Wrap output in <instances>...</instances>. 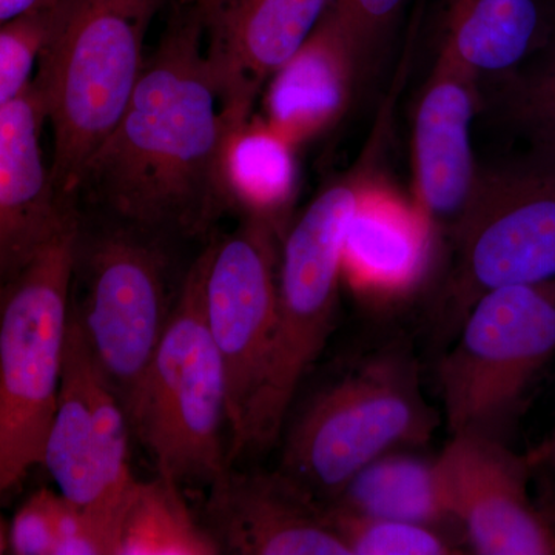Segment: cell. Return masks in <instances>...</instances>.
I'll return each mask as SVG.
<instances>
[{
	"label": "cell",
	"instance_id": "cell-1",
	"mask_svg": "<svg viewBox=\"0 0 555 555\" xmlns=\"http://www.w3.org/2000/svg\"><path fill=\"white\" fill-rule=\"evenodd\" d=\"M195 5L175 11L129 105L80 179L133 232L206 233L229 207L230 150L240 126L211 79Z\"/></svg>",
	"mask_w": 555,
	"mask_h": 555
},
{
	"label": "cell",
	"instance_id": "cell-2",
	"mask_svg": "<svg viewBox=\"0 0 555 555\" xmlns=\"http://www.w3.org/2000/svg\"><path fill=\"white\" fill-rule=\"evenodd\" d=\"M167 0H50L33 86L53 134L50 169L75 203L91 156L129 105L145 67V39Z\"/></svg>",
	"mask_w": 555,
	"mask_h": 555
},
{
	"label": "cell",
	"instance_id": "cell-3",
	"mask_svg": "<svg viewBox=\"0 0 555 555\" xmlns=\"http://www.w3.org/2000/svg\"><path fill=\"white\" fill-rule=\"evenodd\" d=\"M372 179L367 166L357 167L318 193L284 232L272 346L257 396L230 444V465L280 438L299 385L334 331L347 225Z\"/></svg>",
	"mask_w": 555,
	"mask_h": 555
},
{
	"label": "cell",
	"instance_id": "cell-4",
	"mask_svg": "<svg viewBox=\"0 0 555 555\" xmlns=\"http://www.w3.org/2000/svg\"><path fill=\"white\" fill-rule=\"evenodd\" d=\"M438 422L411 353L378 350L310 397L288 427L280 469L326 505L378 456L425 444Z\"/></svg>",
	"mask_w": 555,
	"mask_h": 555
},
{
	"label": "cell",
	"instance_id": "cell-5",
	"mask_svg": "<svg viewBox=\"0 0 555 555\" xmlns=\"http://www.w3.org/2000/svg\"><path fill=\"white\" fill-rule=\"evenodd\" d=\"M454 262L438 302L444 332L496 288L555 278V144L531 141L511 158L478 166L452 224Z\"/></svg>",
	"mask_w": 555,
	"mask_h": 555
},
{
	"label": "cell",
	"instance_id": "cell-6",
	"mask_svg": "<svg viewBox=\"0 0 555 555\" xmlns=\"http://www.w3.org/2000/svg\"><path fill=\"white\" fill-rule=\"evenodd\" d=\"M79 241L75 218L0 298V495L42 465L64 371Z\"/></svg>",
	"mask_w": 555,
	"mask_h": 555
},
{
	"label": "cell",
	"instance_id": "cell-7",
	"mask_svg": "<svg viewBox=\"0 0 555 555\" xmlns=\"http://www.w3.org/2000/svg\"><path fill=\"white\" fill-rule=\"evenodd\" d=\"M438 366L449 436L509 443L555 358V278L483 295Z\"/></svg>",
	"mask_w": 555,
	"mask_h": 555
},
{
	"label": "cell",
	"instance_id": "cell-8",
	"mask_svg": "<svg viewBox=\"0 0 555 555\" xmlns=\"http://www.w3.org/2000/svg\"><path fill=\"white\" fill-rule=\"evenodd\" d=\"M127 414L159 474L211 483L230 466L228 382L204 315L201 255Z\"/></svg>",
	"mask_w": 555,
	"mask_h": 555
},
{
	"label": "cell",
	"instance_id": "cell-9",
	"mask_svg": "<svg viewBox=\"0 0 555 555\" xmlns=\"http://www.w3.org/2000/svg\"><path fill=\"white\" fill-rule=\"evenodd\" d=\"M283 235V225L272 219L244 215L238 228L201 254L204 315L228 382L230 444L268 364Z\"/></svg>",
	"mask_w": 555,
	"mask_h": 555
},
{
	"label": "cell",
	"instance_id": "cell-10",
	"mask_svg": "<svg viewBox=\"0 0 555 555\" xmlns=\"http://www.w3.org/2000/svg\"><path fill=\"white\" fill-rule=\"evenodd\" d=\"M87 278L86 305L75 317L129 411L170 317L166 257L147 236L115 230L90 244Z\"/></svg>",
	"mask_w": 555,
	"mask_h": 555
},
{
	"label": "cell",
	"instance_id": "cell-11",
	"mask_svg": "<svg viewBox=\"0 0 555 555\" xmlns=\"http://www.w3.org/2000/svg\"><path fill=\"white\" fill-rule=\"evenodd\" d=\"M130 418L69 317L60 396L42 465L60 494L79 505L119 507L137 478L130 469Z\"/></svg>",
	"mask_w": 555,
	"mask_h": 555
},
{
	"label": "cell",
	"instance_id": "cell-12",
	"mask_svg": "<svg viewBox=\"0 0 555 555\" xmlns=\"http://www.w3.org/2000/svg\"><path fill=\"white\" fill-rule=\"evenodd\" d=\"M440 456L452 516L469 553L555 555V517L529 494L531 456L483 434L451 436Z\"/></svg>",
	"mask_w": 555,
	"mask_h": 555
},
{
	"label": "cell",
	"instance_id": "cell-13",
	"mask_svg": "<svg viewBox=\"0 0 555 555\" xmlns=\"http://www.w3.org/2000/svg\"><path fill=\"white\" fill-rule=\"evenodd\" d=\"M207 516L222 553L349 555L323 503L281 469L229 466L210 483Z\"/></svg>",
	"mask_w": 555,
	"mask_h": 555
},
{
	"label": "cell",
	"instance_id": "cell-14",
	"mask_svg": "<svg viewBox=\"0 0 555 555\" xmlns=\"http://www.w3.org/2000/svg\"><path fill=\"white\" fill-rule=\"evenodd\" d=\"M46 113L35 86L0 107V298L76 217L42 152Z\"/></svg>",
	"mask_w": 555,
	"mask_h": 555
},
{
	"label": "cell",
	"instance_id": "cell-15",
	"mask_svg": "<svg viewBox=\"0 0 555 555\" xmlns=\"http://www.w3.org/2000/svg\"><path fill=\"white\" fill-rule=\"evenodd\" d=\"M332 0H225L206 30L211 79L240 126L269 80L305 46Z\"/></svg>",
	"mask_w": 555,
	"mask_h": 555
},
{
	"label": "cell",
	"instance_id": "cell-16",
	"mask_svg": "<svg viewBox=\"0 0 555 555\" xmlns=\"http://www.w3.org/2000/svg\"><path fill=\"white\" fill-rule=\"evenodd\" d=\"M478 79L441 47L414 116L415 203L436 224H454L476 182L473 124Z\"/></svg>",
	"mask_w": 555,
	"mask_h": 555
},
{
	"label": "cell",
	"instance_id": "cell-17",
	"mask_svg": "<svg viewBox=\"0 0 555 555\" xmlns=\"http://www.w3.org/2000/svg\"><path fill=\"white\" fill-rule=\"evenodd\" d=\"M434 222L415 201L371 182L358 199L343 247V281L360 297H406L433 261Z\"/></svg>",
	"mask_w": 555,
	"mask_h": 555
},
{
	"label": "cell",
	"instance_id": "cell-18",
	"mask_svg": "<svg viewBox=\"0 0 555 555\" xmlns=\"http://www.w3.org/2000/svg\"><path fill=\"white\" fill-rule=\"evenodd\" d=\"M360 54L331 7L294 57L269 80V126L298 144L345 115Z\"/></svg>",
	"mask_w": 555,
	"mask_h": 555
},
{
	"label": "cell",
	"instance_id": "cell-19",
	"mask_svg": "<svg viewBox=\"0 0 555 555\" xmlns=\"http://www.w3.org/2000/svg\"><path fill=\"white\" fill-rule=\"evenodd\" d=\"M553 0H451L444 47L477 79L524 65L550 35Z\"/></svg>",
	"mask_w": 555,
	"mask_h": 555
},
{
	"label": "cell",
	"instance_id": "cell-20",
	"mask_svg": "<svg viewBox=\"0 0 555 555\" xmlns=\"http://www.w3.org/2000/svg\"><path fill=\"white\" fill-rule=\"evenodd\" d=\"M411 449L378 456L358 470L324 506L353 516L409 521L448 531L456 528L441 456L420 455Z\"/></svg>",
	"mask_w": 555,
	"mask_h": 555
},
{
	"label": "cell",
	"instance_id": "cell-21",
	"mask_svg": "<svg viewBox=\"0 0 555 555\" xmlns=\"http://www.w3.org/2000/svg\"><path fill=\"white\" fill-rule=\"evenodd\" d=\"M181 483L158 473L134 480L120 505L115 555H215L221 546L201 526L182 495Z\"/></svg>",
	"mask_w": 555,
	"mask_h": 555
},
{
	"label": "cell",
	"instance_id": "cell-22",
	"mask_svg": "<svg viewBox=\"0 0 555 555\" xmlns=\"http://www.w3.org/2000/svg\"><path fill=\"white\" fill-rule=\"evenodd\" d=\"M295 144L269 124L250 122L230 150L229 177L233 206L244 215L286 225L287 208L297 189Z\"/></svg>",
	"mask_w": 555,
	"mask_h": 555
},
{
	"label": "cell",
	"instance_id": "cell-23",
	"mask_svg": "<svg viewBox=\"0 0 555 555\" xmlns=\"http://www.w3.org/2000/svg\"><path fill=\"white\" fill-rule=\"evenodd\" d=\"M495 80L492 102L500 118L529 141L555 144V0L545 43L524 65Z\"/></svg>",
	"mask_w": 555,
	"mask_h": 555
},
{
	"label": "cell",
	"instance_id": "cell-24",
	"mask_svg": "<svg viewBox=\"0 0 555 555\" xmlns=\"http://www.w3.org/2000/svg\"><path fill=\"white\" fill-rule=\"evenodd\" d=\"M326 507L328 521L349 555H449L463 554L448 529L353 516Z\"/></svg>",
	"mask_w": 555,
	"mask_h": 555
},
{
	"label": "cell",
	"instance_id": "cell-25",
	"mask_svg": "<svg viewBox=\"0 0 555 555\" xmlns=\"http://www.w3.org/2000/svg\"><path fill=\"white\" fill-rule=\"evenodd\" d=\"M50 24V0L0 27V107L31 86Z\"/></svg>",
	"mask_w": 555,
	"mask_h": 555
},
{
	"label": "cell",
	"instance_id": "cell-26",
	"mask_svg": "<svg viewBox=\"0 0 555 555\" xmlns=\"http://www.w3.org/2000/svg\"><path fill=\"white\" fill-rule=\"evenodd\" d=\"M119 507L79 505L60 494L53 555H115Z\"/></svg>",
	"mask_w": 555,
	"mask_h": 555
},
{
	"label": "cell",
	"instance_id": "cell-27",
	"mask_svg": "<svg viewBox=\"0 0 555 555\" xmlns=\"http://www.w3.org/2000/svg\"><path fill=\"white\" fill-rule=\"evenodd\" d=\"M404 0H332L331 10L364 62L396 24Z\"/></svg>",
	"mask_w": 555,
	"mask_h": 555
},
{
	"label": "cell",
	"instance_id": "cell-28",
	"mask_svg": "<svg viewBox=\"0 0 555 555\" xmlns=\"http://www.w3.org/2000/svg\"><path fill=\"white\" fill-rule=\"evenodd\" d=\"M60 494L40 489L17 509L9 528V550L16 555H53Z\"/></svg>",
	"mask_w": 555,
	"mask_h": 555
},
{
	"label": "cell",
	"instance_id": "cell-29",
	"mask_svg": "<svg viewBox=\"0 0 555 555\" xmlns=\"http://www.w3.org/2000/svg\"><path fill=\"white\" fill-rule=\"evenodd\" d=\"M43 0H0V27L36 9Z\"/></svg>",
	"mask_w": 555,
	"mask_h": 555
},
{
	"label": "cell",
	"instance_id": "cell-30",
	"mask_svg": "<svg viewBox=\"0 0 555 555\" xmlns=\"http://www.w3.org/2000/svg\"><path fill=\"white\" fill-rule=\"evenodd\" d=\"M529 456H531L532 465H547L551 467V469H553V473L555 474V430L553 436L547 438L545 443L542 444V448L531 452Z\"/></svg>",
	"mask_w": 555,
	"mask_h": 555
},
{
	"label": "cell",
	"instance_id": "cell-31",
	"mask_svg": "<svg viewBox=\"0 0 555 555\" xmlns=\"http://www.w3.org/2000/svg\"><path fill=\"white\" fill-rule=\"evenodd\" d=\"M225 0H193L196 11H198L201 21H203L204 27L211 24V21L217 17L219 10L224 5Z\"/></svg>",
	"mask_w": 555,
	"mask_h": 555
},
{
	"label": "cell",
	"instance_id": "cell-32",
	"mask_svg": "<svg viewBox=\"0 0 555 555\" xmlns=\"http://www.w3.org/2000/svg\"><path fill=\"white\" fill-rule=\"evenodd\" d=\"M7 550H9V529H7L2 514H0V554L5 553Z\"/></svg>",
	"mask_w": 555,
	"mask_h": 555
}]
</instances>
